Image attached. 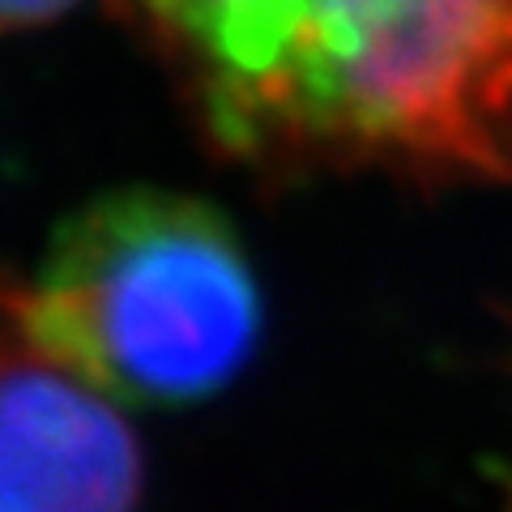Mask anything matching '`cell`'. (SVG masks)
<instances>
[{
    "mask_svg": "<svg viewBox=\"0 0 512 512\" xmlns=\"http://www.w3.org/2000/svg\"><path fill=\"white\" fill-rule=\"evenodd\" d=\"M201 146L261 188L512 180V0H107Z\"/></svg>",
    "mask_w": 512,
    "mask_h": 512,
    "instance_id": "6da1fadb",
    "label": "cell"
},
{
    "mask_svg": "<svg viewBox=\"0 0 512 512\" xmlns=\"http://www.w3.org/2000/svg\"><path fill=\"white\" fill-rule=\"evenodd\" d=\"M13 350L137 406L231 384L261 338L244 244L210 201L120 188L64 218L39 274H0Z\"/></svg>",
    "mask_w": 512,
    "mask_h": 512,
    "instance_id": "7a4b0ae2",
    "label": "cell"
},
{
    "mask_svg": "<svg viewBox=\"0 0 512 512\" xmlns=\"http://www.w3.org/2000/svg\"><path fill=\"white\" fill-rule=\"evenodd\" d=\"M141 448L103 389L0 359V512H137Z\"/></svg>",
    "mask_w": 512,
    "mask_h": 512,
    "instance_id": "3957f363",
    "label": "cell"
},
{
    "mask_svg": "<svg viewBox=\"0 0 512 512\" xmlns=\"http://www.w3.org/2000/svg\"><path fill=\"white\" fill-rule=\"evenodd\" d=\"M73 5L77 0H0V35L30 30V26H47Z\"/></svg>",
    "mask_w": 512,
    "mask_h": 512,
    "instance_id": "277c9868",
    "label": "cell"
}]
</instances>
